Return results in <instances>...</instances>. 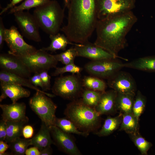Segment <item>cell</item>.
I'll use <instances>...</instances> for the list:
<instances>
[{
	"mask_svg": "<svg viewBox=\"0 0 155 155\" xmlns=\"http://www.w3.org/2000/svg\"><path fill=\"white\" fill-rule=\"evenodd\" d=\"M137 20L132 11L98 20L95 29L96 38L94 43L116 58L127 61L119 57L118 53L127 46L126 36Z\"/></svg>",
	"mask_w": 155,
	"mask_h": 155,
	"instance_id": "cell-1",
	"label": "cell"
},
{
	"mask_svg": "<svg viewBox=\"0 0 155 155\" xmlns=\"http://www.w3.org/2000/svg\"><path fill=\"white\" fill-rule=\"evenodd\" d=\"M67 24L61 30L69 40L83 44L88 41L98 20L95 0H70Z\"/></svg>",
	"mask_w": 155,
	"mask_h": 155,
	"instance_id": "cell-2",
	"label": "cell"
},
{
	"mask_svg": "<svg viewBox=\"0 0 155 155\" xmlns=\"http://www.w3.org/2000/svg\"><path fill=\"white\" fill-rule=\"evenodd\" d=\"M64 114L80 131L88 133L97 127L100 115L95 108L86 105L81 99H78L67 104Z\"/></svg>",
	"mask_w": 155,
	"mask_h": 155,
	"instance_id": "cell-3",
	"label": "cell"
},
{
	"mask_svg": "<svg viewBox=\"0 0 155 155\" xmlns=\"http://www.w3.org/2000/svg\"><path fill=\"white\" fill-rule=\"evenodd\" d=\"M64 9L56 0L36 8L33 15L42 30L49 35L59 33L64 17Z\"/></svg>",
	"mask_w": 155,
	"mask_h": 155,
	"instance_id": "cell-4",
	"label": "cell"
},
{
	"mask_svg": "<svg viewBox=\"0 0 155 155\" xmlns=\"http://www.w3.org/2000/svg\"><path fill=\"white\" fill-rule=\"evenodd\" d=\"M80 75H62L56 78L52 88L53 93L71 101L78 99L84 90Z\"/></svg>",
	"mask_w": 155,
	"mask_h": 155,
	"instance_id": "cell-5",
	"label": "cell"
},
{
	"mask_svg": "<svg viewBox=\"0 0 155 155\" xmlns=\"http://www.w3.org/2000/svg\"><path fill=\"white\" fill-rule=\"evenodd\" d=\"M44 93L39 91L30 99L29 104L31 108L46 126L55 125L56 117L57 105Z\"/></svg>",
	"mask_w": 155,
	"mask_h": 155,
	"instance_id": "cell-6",
	"label": "cell"
},
{
	"mask_svg": "<svg viewBox=\"0 0 155 155\" xmlns=\"http://www.w3.org/2000/svg\"><path fill=\"white\" fill-rule=\"evenodd\" d=\"M98 20L122 14L132 11L135 0H95Z\"/></svg>",
	"mask_w": 155,
	"mask_h": 155,
	"instance_id": "cell-7",
	"label": "cell"
},
{
	"mask_svg": "<svg viewBox=\"0 0 155 155\" xmlns=\"http://www.w3.org/2000/svg\"><path fill=\"white\" fill-rule=\"evenodd\" d=\"M15 56L24 63L32 73H39L44 70L48 71L51 68H56L58 62L53 55L41 49L29 55Z\"/></svg>",
	"mask_w": 155,
	"mask_h": 155,
	"instance_id": "cell-8",
	"label": "cell"
},
{
	"mask_svg": "<svg viewBox=\"0 0 155 155\" xmlns=\"http://www.w3.org/2000/svg\"><path fill=\"white\" fill-rule=\"evenodd\" d=\"M123 64L117 58L91 61L84 68L90 75L108 80L124 67Z\"/></svg>",
	"mask_w": 155,
	"mask_h": 155,
	"instance_id": "cell-9",
	"label": "cell"
},
{
	"mask_svg": "<svg viewBox=\"0 0 155 155\" xmlns=\"http://www.w3.org/2000/svg\"><path fill=\"white\" fill-rule=\"evenodd\" d=\"M5 42L9 49L8 53L16 56L29 55L37 49L33 46L27 44L15 26L6 29Z\"/></svg>",
	"mask_w": 155,
	"mask_h": 155,
	"instance_id": "cell-10",
	"label": "cell"
},
{
	"mask_svg": "<svg viewBox=\"0 0 155 155\" xmlns=\"http://www.w3.org/2000/svg\"><path fill=\"white\" fill-rule=\"evenodd\" d=\"M15 20L23 35L36 42L41 40L39 26L33 15L29 11H19L13 13Z\"/></svg>",
	"mask_w": 155,
	"mask_h": 155,
	"instance_id": "cell-11",
	"label": "cell"
},
{
	"mask_svg": "<svg viewBox=\"0 0 155 155\" xmlns=\"http://www.w3.org/2000/svg\"><path fill=\"white\" fill-rule=\"evenodd\" d=\"M107 84L117 93L135 96L137 86L135 80L129 73L119 71L107 80Z\"/></svg>",
	"mask_w": 155,
	"mask_h": 155,
	"instance_id": "cell-12",
	"label": "cell"
},
{
	"mask_svg": "<svg viewBox=\"0 0 155 155\" xmlns=\"http://www.w3.org/2000/svg\"><path fill=\"white\" fill-rule=\"evenodd\" d=\"M55 144L69 155H82L75 142L70 134L63 131L55 125L49 127Z\"/></svg>",
	"mask_w": 155,
	"mask_h": 155,
	"instance_id": "cell-13",
	"label": "cell"
},
{
	"mask_svg": "<svg viewBox=\"0 0 155 155\" xmlns=\"http://www.w3.org/2000/svg\"><path fill=\"white\" fill-rule=\"evenodd\" d=\"M74 45L77 57L86 58L92 61L117 58L106 51L89 41L83 44L75 43Z\"/></svg>",
	"mask_w": 155,
	"mask_h": 155,
	"instance_id": "cell-14",
	"label": "cell"
},
{
	"mask_svg": "<svg viewBox=\"0 0 155 155\" xmlns=\"http://www.w3.org/2000/svg\"><path fill=\"white\" fill-rule=\"evenodd\" d=\"M0 67L1 70L26 78L32 73L19 58L9 53L0 54Z\"/></svg>",
	"mask_w": 155,
	"mask_h": 155,
	"instance_id": "cell-15",
	"label": "cell"
},
{
	"mask_svg": "<svg viewBox=\"0 0 155 155\" xmlns=\"http://www.w3.org/2000/svg\"><path fill=\"white\" fill-rule=\"evenodd\" d=\"M2 119L5 121H20L29 119L26 115V106L24 102L0 104Z\"/></svg>",
	"mask_w": 155,
	"mask_h": 155,
	"instance_id": "cell-16",
	"label": "cell"
},
{
	"mask_svg": "<svg viewBox=\"0 0 155 155\" xmlns=\"http://www.w3.org/2000/svg\"><path fill=\"white\" fill-rule=\"evenodd\" d=\"M1 94L0 96V102L8 97L15 103L19 99L29 97L30 91L16 84L0 82Z\"/></svg>",
	"mask_w": 155,
	"mask_h": 155,
	"instance_id": "cell-17",
	"label": "cell"
},
{
	"mask_svg": "<svg viewBox=\"0 0 155 155\" xmlns=\"http://www.w3.org/2000/svg\"><path fill=\"white\" fill-rule=\"evenodd\" d=\"M117 92L112 89L102 92L99 101L95 108L100 115L111 114L116 110V99Z\"/></svg>",
	"mask_w": 155,
	"mask_h": 155,
	"instance_id": "cell-18",
	"label": "cell"
},
{
	"mask_svg": "<svg viewBox=\"0 0 155 155\" xmlns=\"http://www.w3.org/2000/svg\"><path fill=\"white\" fill-rule=\"evenodd\" d=\"M0 81L1 83L14 84L26 86L36 91L43 92L49 97H52L55 96L54 94L41 90L33 85L29 80L26 78L1 70L0 71Z\"/></svg>",
	"mask_w": 155,
	"mask_h": 155,
	"instance_id": "cell-19",
	"label": "cell"
},
{
	"mask_svg": "<svg viewBox=\"0 0 155 155\" xmlns=\"http://www.w3.org/2000/svg\"><path fill=\"white\" fill-rule=\"evenodd\" d=\"M51 135L49 127L42 122L39 131L31 139V145L36 147L40 151L52 144H55Z\"/></svg>",
	"mask_w": 155,
	"mask_h": 155,
	"instance_id": "cell-20",
	"label": "cell"
},
{
	"mask_svg": "<svg viewBox=\"0 0 155 155\" xmlns=\"http://www.w3.org/2000/svg\"><path fill=\"white\" fill-rule=\"evenodd\" d=\"M124 67L155 72V56L141 57L123 64Z\"/></svg>",
	"mask_w": 155,
	"mask_h": 155,
	"instance_id": "cell-21",
	"label": "cell"
},
{
	"mask_svg": "<svg viewBox=\"0 0 155 155\" xmlns=\"http://www.w3.org/2000/svg\"><path fill=\"white\" fill-rule=\"evenodd\" d=\"M29 119L20 121H6L7 130L5 141L9 143L22 135L24 126L28 123Z\"/></svg>",
	"mask_w": 155,
	"mask_h": 155,
	"instance_id": "cell-22",
	"label": "cell"
},
{
	"mask_svg": "<svg viewBox=\"0 0 155 155\" xmlns=\"http://www.w3.org/2000/svg\"><path fill=\"white\" fill-rule=\"evenodd\" d=\"M49 38L51 40L49 45L47 47L41 48L46 51L54 52L59 50L65 51L68 44L74 45L75 44L70 42L65 34L59 33L49 35Z\"/></svg>",
	"mask_w": 155,
	"mask_h": 155,
	"instance_id": "cell-23",
	"label": "cell"
},
{
	"mask_svg": "<svg viewBox=\"0 0 155 155\" xmlns=\"http://www.w3.org/2000/svg\"><path fill=\"white\" fill-rule=\"evenodd\" d=\"M135 96L117 93L115 102L116 110L119 111L122 114L133 113V107Z\"/></svg>",
	"mask_w": 155,
	"mask_h": 155,
	"instance_id": "cell-24",
	"label": "cell"
},
{
	"mask_svg": "<svg viewBox=\"0 0 155 155\" xmlns=\"http://www.w3.org/2000/svg\"><path fill=\"white\" fill-rule=\"evenodd\" d=\"M122 118V114L117 116L112 117L108 116L105 120L101 129L96 132L98 136H107L117 130L120 126Z\"/></svg>",
	"mask_w": 155,
	"mask_h": 155,
	"instance_id": "cell-25",
	"label": "cell"
},
{
	"mask_svg": "<svg viewBox=\"0 0 155 155\" xmlns=\"http://www.w3.org/2000/svg\"><path fill=\"white\" fill-rule=\"evenodd\" d=\"M55 125L63 131L69 134L73 133L86 137L89 133L79 130L75 125L67 117L56 119Z\"/></svg>",
	"mask_w": 155,
	"mask_h": 155,
	"instance_id": "cell-26",
	"label": "cell"
},
{
	"mask_svg": "<svg viewBox=\"0 0 155 155\" xmlns=\"http://www.w3.org/2000/svg\"><path fill=\"white\" fill-rule=\"evenodd\" d=\"M122 114L121 122L120 126V130L124 131L128 134L137 131L139 120L133 113Z\"/></svg>",
	"mask_w": 155,
	"mask_h": 155,
	"instance_id": "cell-27",
	"label": "cell"
},
{
	"mask_svg": "<svg viewBox=\"0 0 155 155\" xmlns=\"http://www.w3.org/2000/svg\"><path fill=\"white\" fill-rule=\"evenodd\" d=\"M82 82L85 88L101 92L105 91L107 85L102 79L92 75L84 77Z\"/></svg>",
	"mask_w": 155,
	"mask_h": 155,
	"instance_id": "cell-28",
	"label": "cell"
},
{
	"mask_svg": "<svg viewBox=\"0 0 155 155\" xmlns=\"http://www.w3.org/2000/svg\"><path fill=\"white\" fill-rule=\"evenodd\" d=\"M102 93L85 88L82 92L80 99L86 105L95 108L99 101Z\"/></svg>",
	"mask_w": 155,
	"mask_h": 155,
	"instance_id": "cell-29",
	"label": "cell"
},
{
	"mask_svg": "<svg viewBox=\"0 0 155 155\" xmlns=\"http://www.w3.org/2000/svg\"><path fill=\"white\" fill-rule=\"evenodd\" d=\"M9 147L13 154L24 155L28 147L31 145V139L16 138L8 143Z\"/></svg>",
	"mask_w": 155,
	"mask_h": 155,
	"instance_id": "cell-30",
	"label": "cell"
},
{
	"mask_svg": "<svg viewBox=\"0 0 155 155\" xmlns=\"http://www.w3.org/2000/svg\"><path fill=\"white\" fill-rule=\"evenodd\" d=\"M129 135L131 139L139 150L141 154L147 155L148 151L152 146V144L142 136L138 131Z\"/></svg>",
	"mask_w": 155,
	"mask_h": 155,
	"instance_id": "cell-31",
	"label": "cell"
},
{
	"mask_svg": "<svg viewBox=\"0 0 155 155\" xmlns=\"http://www.w3.org/2000/svg\"><path fill=\"white\" fill-rule=\"evenodd\" d=\"M146 102V98L138 90L135 96L133 107V113L139 120L140 117L144 112Z\"/></svg>",
	"mask_w": 155,
	"mask_h": 155,
	"instance_id": "cell-32",
	"label": "cell"
},
{
	"mask_svg": "<svg viewBox=\"0 0 155 155\" xmlns=\"http://www.w3.org/2000/svg\"><path fill=\"white\" fill-rule=\"evenodd\" d=\"M50 0H25L22 4L11 9L9 14L14 13L19 11L29 10L33 7H37L49 2Z\"/></svg>",
	"mask_w": 155,
	"mask_h": 155,
	"instance_id": "cell-33",
	"label": "cell"
},
{
	"mask_svg": "<svg viewBox=\"0 0 155 155\" xmlns=\"http://www.w3.org/2000/svg\"><path fill=\"white\" fill-rule=\"evenodd\" d=\"M53 56L57 61L66 65L74 63L75 59L77 57V54L73 46L60 53L53 55Z\"/></svg>",
	"mask_w": 155,
	"mask_h": 155,
	"instance_id": "cell-34",
	"label": "cell"
},
{
	"mask_svg": "<svg viewBox=\"0 0 155 155\" xmlns=\"http://www.w3.org/2000/svg\"><path fill=\"white\" fill-rule=\"evenodd\" d=\"M82 70V68L77 65L73 63L65 65L62 67H56L51 75L52 76H56L59 75H62L66 72H69L73 74H80Z\"/></svg>",
	"mask_w": 155,
	"mask_h": 155,
	"instance_id": "cell-35",
	"label": "cell"
},
{
	"mask_svg": "<svg viewBox=\"0 0 155 155\" xmlns=\"http://www.w3.org/2000/svg\"><path fill=\"white\" fill-rule=\"evenodd\" d=\"M48 71L47 70H44L39 72L44 86V91L50 90L51 86V77L49 74Z\"/></svg>",
	"mask_w": 155,
	"mask_h": 155,
	"instance_id": "cell-36",
	"label": "cell"
},
{
	"mask_svg": "<svg viewBox=\"0 0 155 155\" xmlns=\"http://www.w3.org/2000/svg\"><path fill=\"white\" fill-rule=\"evenodd\" d=\"M33 76L29 78V80L30 82L34 86L37 87L39 86L41 87L44 91V87L42 81L39 73L36 72ZM45 92V91H44Z\"/></svg>",
	"mask_w": 155,
	"mask_h": 155,
	"instance_id": "cell-37",
	"label": "cell"
},
{
	"mask_svg": "<svg viewBox=\"0 0 155 155\" xmlns=\"http://www.w3.org/2000/svg\"><path fill=\"white\" fill-rule=\"evenodd\" d=\"M34 130L33 127L29 125H25L22 131V135L26 139L31 138L33 136Z\"/></svg>",
	"mask_w": 155,
	"mask_h": 155,
	"instance_id": "cell-38",
	"label": "cell"
},
{
	"mask_svg": "<svg viewBox=\"0 0 155 155\" xmlns=\"http://www.w3.org/2000/svg\"><path fill=\"white\" fill-rule=\"evenodd\" d=\"M6 121L1 119L0 121V141H5L7 135Z\"/></svg>",
	"mask_w": 155,
	"mask_h": 155,
	"instance_id": "cell-39",
	"label": "cell"
},
{
	"mask_svg": "<svg viewBox=\"0 0 155 155\" xmlns=\"http://www.w3.org/2000/svg\"><path fill=\"white\" fill-rule=\"evenodd\" d=\"M6 28H5L2 18L0 17V49L1 50L3 48L4 42L5 41V32Z\"/></svg>",
	"mask_w": 155,
	"mask_h": 155,
	"instance_id": "cell-40",
	"label": "cell"
},
{
	"mask_svg": "<svg viewBox=\"0 0 155 155\" xmlns=\"http://www.w3.org/2000/svg\"><path fill=\"white\" fill-rule=\"evenodd\" d=\"M25 154L26 155H40V152L39 149L36 147L27 148L26 150Z\"/></svg>",
	"mask_w": 155,
	"mask_h": 155,
	"instance_id": "cell-41",
	"label": "cell"
},
{
	"mask_svg": "<svg viewBox=\"0 0 155 155\" xmlns=\"http://www.w3.org/2000/svg\"><path fill=\"white\" fill-rule=\"evenodd\" d=\"M23 0H12L11 2L8 4L7 6L3 8L0 13V15L3 13L8 9H11L14 7L16 5L21 2Z\"/></svg>",
	"mask_w": 155,
	"mask_h": 155,
	"instance_id": "cell-42",
	"label": "cell"
},
{
	"mask_svg": "<svg viewBox=\"0 0 155 155\" xmlns=\"http://www.w3.org/2000/svg\"><path fill=\"white\" fill-rule=\"evenodd\" d=\"M9 147L8 143L5 141H0V155H4L5 152Z\"/></svg>",
	"mask_w": 155,
	"mask_h": 155,
	"instance_id": "cell-43",
	"label": "cell"
},
{
	"mask_svg": "<svg viewBox=\"0 0 155 155\" xmlns=\"http://www.w3.org/2000/svg\"><path fill=\"white\" fill-rule=\"evenodd\" d=\"M40 155H51L52 154V151L51 146L46 147L40 151Z\"/></svg>",
	"mask_w": 155,
	"mask_h": 155,
	"instance_id": "cell-44",
	"label": "cell"
},
{
	"mask_svg": "<svg viewBox=\"0 0 155 155\" xmlns=\"http://www.w3.org/2000/svg\"><path fill=\"white\" fill-rule=\"evenodd\" d=\"M70 0H63L64 5V8H68L69 7Z\"/></svg>",
	"mask_w": 155,
	"mask_h": 155,
	"instance_id": "cell-45",
	"label": "cell"
}]
</instances>
